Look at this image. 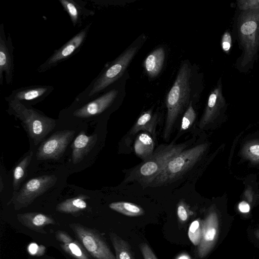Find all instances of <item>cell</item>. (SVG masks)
<instances>
[{
	"mask_svg": "<svg viewBox=\"0 0 259 259\" xmlns=\"http://www.w3.org/2000/svg\"><path fill=\"white\" fill-rule=\"evenodd\" d=\"M194 75L189 61L183 62L165 100L167 113L163 139L168 141L178 118L186 110L194 96Z\"/></svg>",
	"mask_w": 259,
	"mask_h": 259,
	"instance_id": "obj_1",
	"label": "cell"
},
{
	"mask_svg": "<svg viewBox=\"0 0 259 259\" xmlns=\"http://www.w3.org/2000/svg\"><path fill=\"white\" fill-rule=\"evenodd\" d=\"M189 144L185 143L159 146L147 159L134 168L125 181H137L144 185L154 179L174 157L187 148Z\"/></svg>",
	"mask_w": 259,
	"mask_h": 259,
	"instance_id": "obj_2",
	"label": "cell"
},
{
	"mask_svg": "<svg viewBox=\"0 0 259 259\" xmlns=\"http://www.w3.org/2000/svg\"><path fill=\"white\" fill-rule=\"evenodd\" d=\"M237 29L240 44L243 49L241 65H250L259 50V9L241 11Z\"/></svg>",
	"mask_w": 259,
	"mask_h": 259,
	"instance_id": "obj_3",
	"label": "cell"
},
{
	"mask_svg": "<svg viewBox=\"0 0 259 259\" xmlns=\"http://www.w3.org/2000/svg\"><path fill=\"white\" fill-rule=\"evenodd\" d=\"M205 149V144L185 149L171 159L164 169L146 186L159 187L177 180L196 163Z\"/></svg>",
	"mask_w": 259,
	"mask_h": 259,
	"instance_id": "obj_4",
	"label": "cell"
},
{
	"mask_svg": "<svg viewBox=\"0 0 259 259\" xmlns=\"http://www.w3.org/2000/svg\"><path fill=\"white\" fill-rule=\"evenodd\" d=\"M9 102V109L18 118L35 145H37L55 127L54 119L38 113L36 110L28 108L23 103L12 100Z\"/></svg>",
	"mask_w": 259,
	"mask_h": 259,
	"instance_id": "obj_5",
	"label": "cell"
},
{
	"mask_svg": "<svg viewBox=\"0 0 259 259\" xmlns=\"http://www.w3.org/2000/svg\"><path fill=\"white\" fill-rule=\"evenodd\" d=\"M69 227L91 256L95 259H116L98 231L78 223L70 224Z\"/></svg>",
	"mask_w": 259,
	"mask_h": 259,
	"instance_id": "obj_6",
	"label": "cell"
},
{
	"mask_svg": "<svg viewBox=\"0 0 259 259\" xmlns=\"http://www.w3.org/2000/svg\"><path fill=\"white\" fill-rule=\"evenodd\" d=\"M142 43L133 44L117 58L95 80L90 97L98 94L120 77L140 49Z\"/></svg>",
	"mask_w": 259,
	"mask_h": 259,
	"instance_id": "obj_7",
	"label": "cell"
},
{
	"mask_svg": "<svg viewBox=\"0 0 259 259\" xmlns=\"http://www.w3.org/2000/svg\"><path fill=\"white\" fill-rule=\"evenodd\" d=\"M57 181L55 175H43L28 181L11 201L14 209L18 210L28 206L36 198L54 186Z\"/></svg>",
	"mask_w": 259,
	"mask_h": 259,
	"instance_id": "obj_8",
	"label": "cell"
},
{
	"mask_svg": "<svg viewBox=\"0 0 259 259\" xmlns=\"http://www.w3.org/2000/svg\"><path fill=\"white\" fill-rule=\"evenodd\" d=\"M74 134V131L64 130L52 135L44 141L38 148L36 154L37 159L57 160L60 158L72 140Z\"/></svg>",
	"mask_w": 259,
	"mask_h": 259,
	"instance_id": "obj_9",
	"label": "cell"
},
{
	"mask_svg": "<svg viewBox=\"0 0 259 259\" xmlns=\"http://www.w3.org/2000/svg\"><path fill=\"white\" fill-rule=\"evenodd\" d=\"M90 26L91 24L87 25L60 48L56 50L53 55L39 66V71H46L71 56L84 41Z\"/></svg>",
	"mask_w": 259,
	"mask_h": 259,
	"instance_id": "obj_10",
	"label": "cell"
},
{
	"mask_svg": "<svg viewBox=\"0 0 259 259\" xmlns=\"http://www.w3.org/2000/svg\"><path fill=\"white\" fill-rule=\"evenodd\" d=\"M13 46L10 35L6 37L4 26H0V84L3 85L4 76L7 84H10L14 75Z\"/></svg>",
	"mask_w": 259,
	"mask_h": 259,
	"instance_id": "obj_11",
	"label": "cell"
},
{
	"mask_svg": "<svg viewBox=\"0 0 259 259\" xmlns=\"http://www.w3.org/2000/svg\"><path fill=\"white\" fill-rule=\"evenodd\" d=\"M219 226L216 213L210 212L203 221L202 237L197 248L199 258L205 257L213 247L218 236Z\"/></svg>",
	"mask_w": 259,
	"mask_h": 259,
	"instance_id": "obj_12",
	"label": "cell"
},
{
	"mask_svg": "<svg viewBox=\"0 0 259 259\" xmlns=\"http://www.w3.org/2000/svg\"><path fill=\"white\" fill-rule=\"evenodd\" d=\"M118 94L117 90H111L94 101L76 110L73 115L77 117H92L101 113L114 101Z\"/></svg>",
	"mask_w": 259,
	"mask_h": 259,
	"instance_id": "obj_13",
	"label": "cell"
},
{
	"mask_svg": "<svg viewBox=\"0 0 259 259\" xmlns=\"http://www.w3.org/2000/svg\"><path fill=\"white\" fill-rule=\"evenodd\" d=\"M17 218L24 227L41 234L47 233L44 229L47 226L56 224V222L51 217L36 212L18 213Z\"/></svg>",
	"mask_w": 259,
	"mask_h": 259,
	"instance_id": "obj_14",
	"label": "cell"
},
{
	"mask_svg": "<svg viewBox=\"0 0 259 259\" xmlns=\"http://www.w3.org/2000/svg\"><path fill=\"white\" fill-rule=\"evenodd\" d=\"M55 236L61 248L74 259H91L90 254L79 241L73 239L67 233L58 230Z\"/></svg>",
	"mask_w": 259,
	"mask_h": 259,
	"instance_id": "obj_15",
	"label": "cell"
},
{
	"mask_svg": "<svg viewBox=\"0 0 259 259\" xmlns=\"http://www.w3.org/2000/svg\"><path fill=\"white\" fill-rule=\"evenodd\" d=\"M97 139L96 135L87 136L80 132L74 140L72 147V160L74 164L80 162L93 148Z\"/></svg>",
	"mask_w": 259,
	"mask_h": 259,
	"instance_id": "obj_16",
	"label": "cell"
},
{
	"mask_svg": "<svg viewBox=\"0 0 259 259\" xmlns=\"http://www.w3.org/2000/svg\"><path fill=\"white\" fill-rule=\"evenodd\" d=\"M157 120V114H153L152 110L143 113L129 131L125 138L126 142L127 143L132 137L141 131L149 132L155 138Z\"/></svg>",
	"mask_w": 259,
	"mask_h": 259,
	"instance_id": "obj_17",
	"label": "cell"
},
{
	"mask_svg": "<svg viewBox=\"0 0 259 259\" xmlns=\"http://www.w3.org/2000/svg\"><path fill=\"white\" fill-rule=\"evenodd\" d=\"M224 104L225 99L223 96L222 85L220 82L209 95L207 105L200 122V126L205 125L211 120Z\"/></svg>",
	"mask_w": 259,
	"mask_h": 259,
	"instance_id": "obj_18",
	"label": "cell"
},
{
	"mask_svg": "<svg viewBox=\"0 0 259 259\" xmlns=\"http://www.w3.org/2000/svg\"><path fill=\"white\" fill-rule=\"evenodd\" d=\"M53 88L50 86H31L13 91L9 97V101L14 100L21 101H31L47 95Z\"/></svg>",
	"mask_w": 259,
	"mask_h": 259,
	"instance_id": "obj_19",
	"label": "cell"
},
{
	"mask_svg": "<svg viewBox=\"0 0 259 259\" xmlns=\"http://www.w3.org/2000/svg\"><path fill=\"white\" fill-rule=\"evenodd\" d=\"M165 52L163 48L154 50L144 61L145 70L149 77L155 78L160 72L164 62Z\"/></svg>",
	"mask_w": 259,
	"mask_h": 259,
	"instance_id": "obj_20",
	"label": "cell"
},
{
	"mask_svg": "<svg viewBox=\"0 0 259 259\" xmlns=\"http://www.w3.org/2000/svg\"><path fill=\"white\" fill-rule=\"evenodd\" d=\"M134 146L136 155L144 161L153 154L154 142L150 134L143 132L137 137Z\"/></svg>",
	"mask_w": 259,
	"mask_h": 259,
	"instance_id": "obj_21",
	"label": "cell"
},
{
	"mask_svg": "<svg viewBox=\"0 0 259 259\" xmlns=\"http://www.w3.org/2000/svg\"><path fill=\"white\" fill-rule=\"evenodd\" d=\"M89 198L90 197L87 195H80L66 199L57 205L56 210L62 213L76 214L87 208L85 200Z\"/></svg>",
	"mask_w": 259,
	"mask_h": 259,
	"instance_id": "obj_22",
	"label": "cell"
},
{
	"mask_svg": "<svg viewBox=\"0 0 259 259\" xmlns=\"http://www.w3.org/2000/svg\"><path fill=\"white\" fill-rule=\"evenodd\" d=\"M64 10L69 15L74 26L81 24L82 18L88 16L93 11L88 10L77 2L73 0H60Z\"/></svg>",
	"mask_w": 259,
	"mask_h": 259,
	"instance_id": "obj_23",
	"label": "cell"
},
{
	"mask_svg": "<svg viewBox=\"0 0 259 259\" xmlns=\"http://www.w3.org/2000/svg\"><path fill=\"white\" fill-rule=\"evenodd\" d=\"M109 236L114 248L116 259H136L129 243L113 232Z\"/></svg>",
	"mask_w": 259,
	"mask_h": 259,
	"instance_id": "obj_24",
	"label": "cell"
},
{
	"mask_svg": "<svg viewBox=\"0 0 259 259\" xmlns=\"http://www.w3.org/2000/svg\"><path fill=\"white\" fill-rule=\"evenodd\" d=\"M109 207L114 211L128 217H139L145 214V210L142 207L130 202H113L109 204Z\"/></svg>",
	"mask_w": 259,
	"mask_h": 259,
	"instance_id": "obj_25",
	"label": "cell"
},
{
	"mask_svg": "<svg viewBox=\"0 0 259 259\" xmlns=\"http://www.w3.org/2000/svg\"><path fill=\"white\" fill-rule=\"evenodd\" d=\"M33 157V152L30 151L15 166L13 171V186L15 191L18 190L20 184L24 180L27 167Z\"/></svg>",
	"mask_w": 259,
	"mask_h": 259,
	"instance_id": "obj_26",
	"label": "cell"
},
{
	"mask_svg": "<svg viewBox=\"0 0 259 259\" xmlns=\"http://www.w3.org/2000/svg\"><path fill=\"white\" fill-rule=\"evenodd\" d=\"M203 221L197 219L190 224L188 235L191 242L194 245L198 246L202 237Z\"/></svg>",
	"mask_w": 259,
	"mask_h": 259,
	"instance_id": "obj_27",
	"label": "cell"
},
{
	"mask_svg": "<svg viewBox=\"0 0 259 259\" xmlns=\"http://www.w3.org/2000/svg\"><path fill=\"white\" fill-rule=\"evenodd\" d=\"M176 211L178 222L181 225L187 223L193 214L189 206L183 200H180L178 203Z\"/></svg>",
	"mask_w": 259,
	"mask_h": 259,
	"instance_id": "obj_28",
	"label": "cell"
},
{
	"mask_svg": "<svg viewBox=\"0 0 259 259\" xmlns=\"http://www.w3.org/2000/svg\"><path fill=\"white\" fill-rule=\"evenodd\" d=\"M196 118V113L193 106L192 101L190 102L182 118L181 131L189 129L193 124Z\"/></svg>",
	"mask_w": 259,
	"mask_h": 259,
	"instance_id": "obj_29",
	"label": "cell"
},
{
	"mask_svg": "<svg viewBox=\"0 0 259 259\" xmlns=\"http://www.w3.org/2000/svg\"><path fill=\"white\" fill-rule=\"evenodd\" d=\"M237 6L241 11L258 9L259 0L237 1Z\"/></svg>",
	"mask_w": 259,
	"mask_h": 259,
	"instance_id": "obj_30",
	"label": "cell"
},
{
	"mask_svg": "<svg viewBox=\"0 0 259 259\" xmlns=\"http://www.w3.org/2000/svg\"><path fill=\"white\" fill-rule=\"evenodd\" d=\"M139 248L144 259H158L151 248L147 243H141Z\"/></svg>",
	"mask_w": 259,
	"mask_h": 259,
	"instance_id": "obj_31",
	"label": "cell"
},
{
	"mask_svg": "<svg viewBox=\"0 0 259 259\" xmlns=\"http://www.w3.org/2000/svg\"><path fill=\"white\" fill-rule=\"evenodd\" d=\"M232 45V38L230 33L226 31L223 34L221 46L223 51L226 53H228L230 50Z\"/></svg>",
	"mask_w": 259,
	"mask_h": 259,
	"instance_id": "obj_32",
	"label": "cell"
},
{
	"mask_svg": "<svg viewBox=\"0 0 259 259\" xmlns=\"http://www.w3.org/2000/svg\"><path fill=\"white\" fill-rule=\"evenodd\" d=\"M248 156L251 159L259 160V144H252L248 146L247 150Z\"/></svg>",
	"mask_w": 259,
	"mask_h": 259,
	"instance_id": "obj_33",
	"label": "cell"
},
{
	"mask_svg": "<svg viewBox=\"0 0 259 259\" xmlns=\"http://www.w3.org/2000/svg\"><path fill=\"white\" fill-rule=\"evenodd\" d=\"M238 208L239 210L243 213H246L250 210L249 205L245 201H242L239 204Z\"/></svg>",
	"mask_w": 259,
	"mask_h": 259,
	"instance_id": "obj_34",
	"label": "cell"
},
{
	"mask_svg": "<svg viewBox=\"0 0 259 259\" xmlns=\"http://www.w3.org/2000/svg\"><path fill=\"white\" fill-rule=\"evenodd\" d=\"M255 237L259 240V229H257L254 232Z\"/></svg>",
	"mask_w": 259,
	"mask_h": 259,
	"instance_id": "obj_35",
	"label": "cell"
},
{
	"mask_svg": "<svg viewBox=\"0 0 259 259\" xmlns=\"http://www.w3.org/2000/svg\"><path fill=\"white\" fill-rule=\"evenodd\" d=\"M3 183H2V178H1V191H2V189H3Z\"/></svg>",
	"mask_w": 259,
	"mask_h": 259,
	"instance_id": "obj_36",
	"label": "cell"
}]
</instances>
